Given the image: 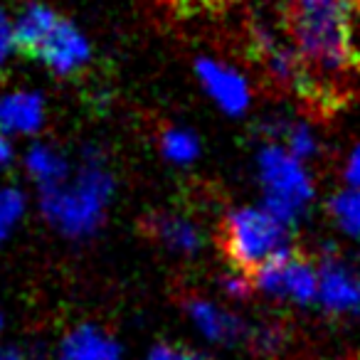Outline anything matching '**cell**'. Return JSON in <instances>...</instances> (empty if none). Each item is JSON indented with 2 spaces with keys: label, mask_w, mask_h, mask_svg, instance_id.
<instances>
[{
  "label": "cell",
  "mask_w": 360,
  "mask_h": 360,
  "mask_svg": "<svg viewBox=\"0 0 360 360\" xmlns=\"http://www.w3.org/2000/svg\"><path fill=\"white\" fill-rule=\"evenodd\" d=\"M116 180L96 150H86L57 186L37 193V207L50 230L72 242L94 237L114 202Z\"/></svg>",
  "instance_id": "1"
},
{
  "label": "cell",
  "mask_w": 360,
  "mask_h": 360,
  "mask_svg": "<svg viewBox=\"0 0 360 360\" xmlns=\"http://www.w3.org/2000/svg\"><path fill=\"white\" fill-rule=\"evenodd\" d=\"M353 3L350 0H289V35L306 70L340 77L353 67Z\"/></svg>",
  "instance_id": "2"
},
{
  "label": "cell",
  "mask_w": 360,
  "mask_h": 360,
  "mask_svg": "<svg viewBox=\"0 0 360 360\" xmlns=\"http://www.w3.org/2000/svg\"><path fill=\"white\" fill-rule=\"evenodd\" d=\"M220 240L232 266L247 274H255L274 259L294 255L291 225L264 205H245L227 212Z\"/></svg>",
  "instance_id": "3"
},
{
  "label": "cell",
  "mask_w": 360,
  "mask_h": 360,
  "mask_svg": "<svg viewBox=\"0 0 360 360\" xmlns=\"http://www.w3.org/2000/svg\"><path fill=\"white\" fill-rule=\"evenodd\" d=\"M257 180L262 188V205L291 227L309 212L316 198L309 163L291 155L276 141H266L257 153Z\"/></svg>",
  "instance_id": "4"
},
{
  "label": "cell",
  "mask_w": 360,
  "mask_h": 360,
  "mask_svg": "<svg viewBox=\"0 0 360 360\" xmlns=\"http://www.w3.org/2000/svg\"><path fill=\"white\" fill-rule=\"evenodd\" d=\"M30 57H35L37 65H42V70L50 72L52 77L70 79L89 67L91 57H94V47L77 22L62 15L45 32V37L32 47Z\"/></svg>",
  "instance_id": "5"
},
{
  "label": "cell",
  "mask_w": 360,
  "mask_h": 360,
  "mask_svg": "<svg viewBox=\"0 0 360 360\" xmlns=\"http://www.w3.org/2000/svg\"><path fill=\"white\" fill-rule=\"evenodd\" d=\"M252 284H255V291L269 299L291 301L296 306L319 304V266L304 257L289 255L269 262L255 271Z\"/></svg>",
  "instance_id": "6"
},
{
  "label": "cell",
  "mask_w": 360,
  "mask_h": 360,
  "mask_svg": "<svg viewBox=\"0 0 360 360\" xmlns=\"http://www.w3.org/2000/svg\"><path fill=\"white\" fill-rule=\"evenodd\" d=\"M50 106L37 86L15 84L0 89V131L13 141H35L47 126Z\"/></svg>",
  "instance_id": "7"
},
{
  "label": "cell",
  "mask_w": 360,
  "mask_h": 360,
  "mask_svg": "<svg viewBox=\"0 0 360 360\" xmlns=\"http://www.w3.org/2000/svg\"><path fill=\"white\" fill-rule=\"evenodd\" d=\"M198 82L217 109L230 116H242L252 106V84L237 67L215 57H200L195 62Z\"/></svg>",
  "instance_id": "8"
},
{
  "label": "cell",
  "mask_w": 360,
  "mask_h": 360,
  "mask_svg": "<svg viewBox=\"0 0 360 360\" xmlns=\"http://www.w3.org/2000/svg\"><path fill=\"white\" fill-rule=\"evenodd\" d=\"M319 306L333 316H360V269L328 257L319 264Z\"/></svg>",
  "instance_id": "9"
},
{
  "label": "cell",
  "mask_w": 360,
  "mask_h": 360,
  "mask_svg": "<svg viewBox=\"0 0 360 360\" xmlns=\"http://www.w3.org/2000/svg\"><path fill=\"white\" fill-rule=\"evenodd\" d=\"M55 360H124V350L101 326L77 323L60 338Z\"/></svg>",
  "instance_id": "10"
},
{
  "label": "cell",
  "mask_w": 360,
  "mask_h": 360,
  "mask_svg": "<svg viewBox=\"0 0 360 360\" xmlns=\"http://www.w3.org/2000/svg\"><path fill=\"white\" fill-rule=\"evenodd\" d=\"M75 160L60 148V146L50 143V141H30L27 148L20 155V168L25 178L30 180L35 191H47V188L57 186L60 180L70 175Z\"/></svg>",
  "instance_id": "11"
},
{
  "label": "cell",
  "mask_w": 360,
  "mask_h": 360,
  "mask_svg": "<svg viewBox=\"0 0 360 360\" xmlns=\"http://www.w3.org/2000/svg\"><path fill=\"white\" fill-rule=\"evenodd\" d=\"M186 311L191 316L193 326L212 343L232 345L247 333L245 321L232 311L217 306L215 301L207 299H191L186 304Z\"/></svg>",
  "instance_id": "12"
},
{
  "label": "cell",
  "mask_w": 360,
  "mask_h": 360,
  "mask_svg": "<svg viewBox=\"0 0 360 360\" xmlns=\"http://www.w3.org/2000/svg\"><path fill=\"white\" fill-rule=\"evenodd\" d=\"M148 230L158 245L180 257H193L202 250V232L193 220L178 212H158L148 220Z\"/></svg>",
  "instance_id": "13"
},
{
  "label": "cell",
  "mask_w": 360,
  "mask_h": 360,
  "mask_svg": "<svg viewBox=\"0 0 360 360\" xmlns=\"http://www.w3.org/2000/svg\"><path fill=\"white\" fill-rule=\"evenodd\" d=\"M62 18V13L55 6L45 3V0H27L13 13V20H15V32L18 42H20V52L30 55L32 47L45 37V32L55 25Z\"/></svg>",
  "instance_id": "14"
},
{
  "label": "cell",
  "mask_w": 360,
  "mask_h": 360,
  "mask_svg": "<svg viewBox=\"0 0 360 360\" xmlns=\"http://www.w3.org/2000/svg\"><path fill=\"white\" fill-rule=\"evenodd\" d=\"M271 141L281 143L291 155L301 158L304 163L314 160L321 153V141L316 136L314 126L306 124V121L296 119H279L271 124Z\"/></svg>",
  "instance_id": "15"
},
{
  "label": "cell",
  "mask_w": 360,
  "mask_h": 360,
  "mask_svg": "<svg viewBox=\"0 0 360 360\" xmlns=\"http://www.w3.org/2000/svg\"><path fill=\"white\" fill-rule=\"evenodd\" d=\"M30 210V198L13 183H0V245L22 227Z\"/></svg>",
  "instance_id": "16"
},
{
  "label": "cell",
  "mask_w": 360,
  "mask_h": 360,
  "mask_svg": "<svg viewBox=\"0 0 360 360\" xmlns=\"http://www.w3.org/2000/svg\"><path fill=\"white\" fill-rule=\"evenodd\" d=\"M328 215L343 235L360 240V188L345 186L328 200Z\"/></svg>",
  "instance_id": "17"
},
{
  "label": "cell",
  "mask_w": 360,
  "mask_h": 360,
  "mask_svg": "<svg viewBox=\"0 0 360 360\" xmlns=\"http://www.w3.org/2000/svg\"><path fill=\"white\" fill-rule=\"evenodd\" d=\"M160 153L173 165H191L200 155V139L191 129L170 126L160 134Z\"/></svg>",
  "instance_id": "18"
},
{
  "label": "cell",
  "mask_w": 360,
  "mask_h": 360,
  "mask_svg": "<svg viewBox=\"0 0 360 360\" xmlns=\"http://www.w3.org/2000/svg\"><path fill=\"white\" fill-rule=\"evenodd\" d=\"M18 55H20V42H18L13 13L0 8V67L11 65Z\"/></svg>",
  "instance_id": "19"
},
{
  "label": "cell",
  "mask_w": 360,
  "mask_h": 360,
  "mask_svg": "<svg viewBox=\"0 0 360 360\" xmlns=\"http://www.w3.org/2000/svg\"><path fill=\"white\" fill-rule=\"evenodd\" d=\"M143 360H207V358L191 348H178V345L160 343L155 348H150Z\"/></svg>",
  "instance_id": "20"
},
{
  "label": "cell",
  "mask_w": 360,
  "mask_h": 360,
  "mask_svg": "<svg viewBox=\"0 0 360 360\" xmlns=\"http://www.w3.org/2000/svg\"><path fill=\"white\" fill-rule=\"evenodd\" d=\"M222 289H225L227 296H232V299H247V296L255 291V284H252V279H247V271H230V274H225V279H222Z\"/></svg>",
  "instance_id": "21"
},
{
  "label": "cell",
  "mask_w": 360,
  "mask_h": 360,
  "mask_svg": "<svg viewBox=\"0 0 360 360\" xmlns=\"http://www.w3.org/2000/svg\"><path fill=\"white\" fill-rule=\"evenodd\" d=\"M343 180L345 186L350 188H360V143L353 146V150L348 153L343 163Z\"/></svg>",
  "instance_id": "22"
},
{
  "label": "cell",
  "mask_w": 360,
  "mask_h": 360,
  "mask_svg": "<svg viewBox=\"0 0 360 360\" xmlns=\"http://www.w3.org/2000/svg\"><path fill=\"white\" fill-rule=\"evenodd\" d=\"M15 155H18V150H15V141L13 139H8L3 131H0V170H6L8 165L15 160Z\"/></svg>",
  "instance_id": "23"
},
{
  "label": "cell",
  "mask_w": 360,
  "mask_h": 360,
  "mask_svg": "<svg viewBox=\"0 0 360 360\" xmlns=\"http://www.w3.org/2000/svg\"><path fill=\"white\" fill-rule=\"evenodd\" d=\"M0 360H32L25 350L15 348V345H0Z\"/></svg>",
  "instance_id": "24"
},
{
  "label": "cell",
  "mask_w": 360,
  "mask_h": 360,
  "mask_svg": "<svg viewBox=\"0 0 360 360\" xmlns=\"http://www.w3.org/2000/svg\"><path fill=\"white\" fill-rule=\"evenodd\" d=\"M6 328H8V319H6V314L0 311V338H3V333H6Z\"/></svg>",
  "instance_id": "25"
},
{
  "label": "cell",
  "mask_w": 360,
  "mask_h": 360,
  "mask_svg": "<svg viewBox=\"0 0 360 360\" xmlns=\"http://www.w3.org/2000/svg\"><path fill=\"white\" fill-rule=\"evenodd\" d=\"M350 3H353V8H358V6H360V0H350Z\"/></svg>",
  "instance_id": "26"
}]
</instances>
